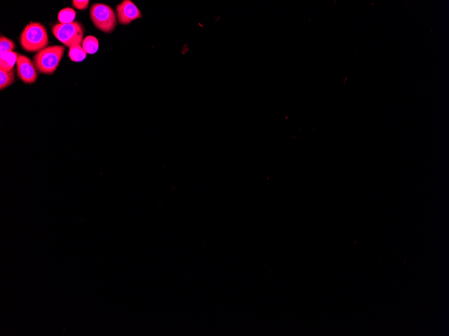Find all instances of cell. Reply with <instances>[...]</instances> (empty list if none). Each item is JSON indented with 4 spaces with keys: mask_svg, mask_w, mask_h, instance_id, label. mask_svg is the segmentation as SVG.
Wrapping results in <instances>:
<instances>
[{
    "mask_svg": "<svg viewBox=\"0 0 449 336\" xmlns=\"http://www.w3.org/2000/svg\"><path fill=\"white\" fill-rule=\"evenodd\" d=\"M21 47L26 52H38L48 47L46 28L39 22H30L20 34Z\"/></svg>",
    "mask_w": 449,
    "mask_h": 336,
    "instance_id": "cell-1",
    "label": "cell"
},
{
    "mask_svg": "<svg viewBox=\"0 0 449 336\" xmlns=\"http://www.w3.org/2000/svg\"><path fill=\"white\" fill-rule=\"evenodd\" d=\"M17 52H7L0 56V71H10L14 69L18 59Z\"/></svg>",
    "mask_w": 449,
    "mask_h": 336,
    "instance_id": "cell-7",
    "label": "cell"
},
{
    "mask_svg": "<svg viewBox=\"0 0 449 336\" xmlns=\"http://www.w3.org/2000/svg\"><path fill=\"white\" fill-rule=\"evenodd\" d=\"M89 3L88 0H73L72 5L78 10H84L88 7Z\"/></svg>",
    "mask_w": 449,
    "mask_h": 336,
    "instance_id": "cell-13",
    "label": "cell"
},
{
    "mask_svg": "<svg viewBox=\"0 0 449 336\" xmlns=\"http://www.w3.org/2000/svg\"><path fill=\"white\" fill-rule=\"evenodd\" d=\"M18 78L26 84L34 83L38 79V73L34 63L24 55H19L17 63Z\"/></svg>",
    "mask_w": 449,
    "mask_h": 336,
    "instance_id": "cell-6",
    "label": "cell"
},
{
    "mask_svg": "<svg viewBox=\"0 0 449 336\" xmlns=\"http://www.w3.org/2000/svg\"><path fill=\"white\" fill-rule=\"evenodd\" d=\"M76 12L73 9L66 8L61 10L58 15V20L60 24H70L75 22Z\"/></svg>",
    "mask_w": 449,
    "mask_h": 336,
    "instance_id": "cell-10",
    "label": "cell"
},
{
    "mask_svg": "<svg viewBox=\"0 0 449 336\" xmlns=\"http://www.w3.org/2000/svg\"><path fill=\"white\" fill-rule=\"evenodd\" d=\"M15 70L10 71H0V89L3 90L15 81Z\"/></svg>",
    "mask_w": 449,
    "mask_h": 336,
    "instance_id": "cell-11",
    "label": "cell"
},
{
    "mask_svg": "<svg viewBox=\"0 0 449 336\" xmlns=\"http://www.w3.org/2000/svg\"><path fill=\"white\" fill-rule=\"evenodd\" d=\"M66 48L61 45L49 46L38 52L33 61L38 72L52 75L55 72L64 57Z\"/></svg>",
    "mask_w": 449,
    "mask_h": 336,
    "instance_id": "cell-2",
    "label": "cell"
},
{
    "mask_svg": "<svg viewBox=\"0 0 449 336\" xmlns=\"http://www.w3.org/2000/svg\"><path fill=\"white\" fill-rule=\"evenodd\" d=\"M0 45H1V54L7 52H12L16 48V44L13 40L9 39L5 36H1L0 38Z\"/></svg>",
    "mask_w": 449,
    "mask_h": 336,
    "instance_id": "cell-12",
    "label": "cell"
},
{
    "mask_svg": "<svg viewBox=\"0 0 449 336\" xmlns=\"http://www.w3.org/2000/svg\"><path fill=\"white\" fill-rule=\"evenodd\" d=\"M89 16L96 29L109 34L117 25V15L113 9L104 3H94L89 10Z\"/></svg>",
    "mask_w": 449,
    "mask_h": 336,
    "instance_id": "cell-3",
    "label": "cell"
},
{
    "mask_svg": "<svg viewBox=\"0 0 449 336\" xmlns=\"http://www.w3.org/2000/svg\"><path fill=\"white\" fill-rule=\"evenodd\" d=\"M119 23L129 25L133 21L141 18L142 14L138 7L131 0H123L116 6Z\"/></svg>",
    "mask_w": 449,
    "mask_h": 336,
    "instance_id": "cell-5",
    "label": "cell"
},
{
    "mask_svg": "<svg viewBox=\"0 0 449 336\" xmlns=\"http://www.w3.org/2000/svg\"><path fill=\"white\" fill-rule=\"evenodd\" d=\"M68 55L73 62L79 63L85 60L87 53L84 50L82 45H75L70 47Z\"/></svg>",
    "mask_w": 449,
    "mask_h": 336,
    "instance_id": "cell-9",
    "label": "cell"
},
{
    "mask_svg": "<svg viewBox=\"0 0 449 336\" xmlns=\"http://www.w3.org/2000/svg\"><path fill=\"white\" fill-rule=\"evenodd\" d=\"M52 32L59 41L66 47L82 45L84 40V28L78 22L70 24H57L52 28Z\"/></svg>",
    "mask_w": 449,
    "mask_h": 336,
    "instance_id": "cell-4",
    "label": "cell"
},
{
    "mask_svg": "<svg viewBox=\"0 0 449 336\" xmlns=\"http://www.w3.org/2000/svg\"><path fill=\"white\" fill-rule=\"evenodd\" d=\"M82 46L87 54L93 55L97 52L99 48V43L95 36H87L84 38Z\"/></svg>",
    "mask_w": 449,
    "mask_h": 336,
    "instance_id": "cell-8",
    "label": "cell"
}]
</instances>
